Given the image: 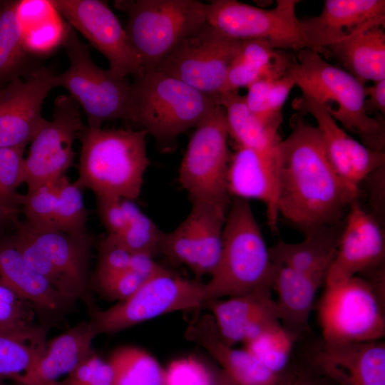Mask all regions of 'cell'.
<instances>
[{
  "instance_id": "obj_16",
  "label": "cell",
  "mask_w": 385,
  "mask_h": 385,
  "mask_svg": "<svg viewBox=\"0 0 385 385\" xmlns=\"http://www.w3.org/2000/svg\"><path fill=\"white\" fill-rule=\"evenodd\" d=\"M292 106L297 111L314 118L331 165L347 190L358 199L361 185L385 165V153L371 149L352 138L309 96L302 93Z\"/></svg>"
},
{
  "instance_id": "obj_52",
  "label": "cell",
  "mask_w": 385,
  "mask_h": 385,
  "mask_svg": "<svg viewBox=\"0 0 385 385\" xmlns=\"http://www.w3.org/2000/svg\"><path fill=\"white\" fill-rule=\"evenodd\" d=\"M0 385H19L14 383V384H8L5 380L0 379Z\"/></svg>"
},
{
  "instance_id": "obj_24",
  "label": "cell",
  "mask_w": 385,
  "mask_h": 385,
  "mask_svg": "<svg viewBox=\"0 0 385 385\" xmlns=\"http://www.w3.org/2000/svg\"><path fill=\"white\" fill-rule=\"evenodd\" d=\"M188 336L203 347L220 365L232 385H280L282 376L272 372L251 353L225 344L220 337L210 315L190 327Z\"/></svg>"
},
{
  "instance_id": "obj_47",
  "label": "cell",
  "mask_w": 385,
  "mask_h": 385,
  "mask_svg": "<svg viewBox=\"0 0 385 385\" xmlns=\"http://www.w3.org/2000/svg\"><path fill=\"white\" fill-rule=\"evenodd\" d=\"M153 257L143 253L131 254L129 269L146 280L168 270L155 261Z\"/></svg>"
},
{
  "instance_id": "obj_38",
  "label": "cell",
  "mask_w": 385,
  "mask_h": 385,
  "mask_svg": "<svg viewBox=\"0 0 385 385\" xmlns=\"http://www.w3.org/2000/svg\"><path fill=\"white\" fill-rule=\"evenodd\" d=\"M57 205L55 182L29 189L21 197V210L25 221L36 230H56Z\"/></svg>"
},
{
  "instance_id": "obj_25",
  "label": "cell",
  "mask_w": 385,
  "mask_h": 385,
  "mask_svg": "<svg viewBox=\"0 0 385 385\" xmlns=\"http://www.w3.org/2000/svg\"><path fill=\"white\" fill-rule=\"evenodd\" d=\"M343 224L344 220L309 230L304 233V240L296 243L279 240L270 248L273 262L302 272L324 284L337 253Z\"/></svg>"
},
{
  "instance_id": "obj_18",
  "label": "cell",
  "mask_w": 385,
  "mask_h": 385,
  "mask_svg": "<svg viewBox=\"0 0 385 385\" xmlns=\"http://www.w3.org/2000/svg\"><path fill=\"white\" fill-rule=\"evenodd\" d=\"M385 236L380 222L358 200L352 202L344 220L335 257L325 284L336 282L384 265Z\"/></svg>"
},
{
  "instance_id": "obj_6",
  "label": "cell",
  "mask_w": 385,
  "mask_h": 385,
  "mask_svg": "<svg viewBox=\"0 0 385 385\" xmlns=\"http://www.w3.org/2000/svg\"><path fill=\"white\" fill-rule=\"evenodd\" d=\"M12 223L10 238L27 263L61 293L82 300L88 309L95 307L89 279L94 237L88 232L36 230L19 217Z\"/></svg>"
},
{
  "instance_id": "obj_13",
  "label": "cell",
  "mask_w": 385,
  "mask_h": 385,
  "mask_svg": "<svg viewBox=\"0 0 385 385\" xmlns=\"http://www.w3.org/2000/svg\"><path fill=\"white\" fill-rule=\"evenodd\" d=\"M241 43L220 33L206 21L181 41L155 70L213 98L224 92L228 71Z\"/></svg>"
},
{
  "instance_id": "obj_10",
  "label": "cell",
  "mask_w": 385,
  "mask_h": 385,
  "mask_svg": "<svg viewBox=\"0 0 385 385\" xmlns=\"http://www.w3.org/2000/svg\"><path fill=\"white\" fill-rule=\"evenodd\" d=\"M205 283L185 279L169 270L150 278L128 299L106 309H88L97 335L113 334L165 314L204 307Z\"/></svg>"
},
{
  "instance_id": "obj_26",
  "label": "cell",
  "mask_w": 385,
  "mask_h": 385,
  "mask_svg": "<svg viewBox=\"0 0 385 385\" xmlns=\"http://www.w3.org/2000/svg\"><path fill=\"white\" fill-rule=\"evenodd\" d=\"M97 334L90 321L82 322L53 339L34 366L16 381L19 385L57 381L90 356L92 342Z\"/></svg>"
},
{
  "instance_id": "obj_42",
  "label": "cell",
  "mask_w": 385,
  "mask_h": 385,
  "mask_svg": "<svg viewBox=\"0 0 385 385\" xmlns=\"http://www.w3.org/2000/svg\"><path fill=\"white\" fill-rule=\"evenodd\" d=\"M33 305L0 284V329H17L35 324Z\"/></svg>"
},
{
  "instance_id": "obj_22",
  "label": "cell",
  "mask_w": 385,
  "mask_h": 385,
  "mask_svg": "<svg viewBox=\"0 0 385 385\" xmlns=\"http://www.w3.org/2000/svg\"><path fill=\"white\" fill-rule=\"evenodd\" d=\"M217 331L227 345L245 343L262 331L279 323L271 292H257L210 301Z\"/></svg>"
},
{
  "instance_id": "obj_44",
  "label": "cell",
  "mask_w": 385,
  "mask_h": 385,
  "mask_svg": "<svg viewBox=\"0 0 385 385\" xmlns=\"http://www.w3.org/2000/svg\"><path fill=\"white\" fill-rule=\"evenodd\" d=\"M98 265L96 274H107L129 269L131 253L114 237H103L98 243Z\"/></svg>"
},
{
  "instance_id": "obj_31",
  "label": "cell",
  "mask_w": 385,
  "mask_h": 385,
  "mask_svg": "<svg viewBox=\"0 0 385 385\" xmlns=\"http://www.w3.org/2000/svg\"><path fill=\"white\" fill-rule=\"evenodd\" d=\"M48 327L0 329V379L14 383L36 364L46 347Z\"/></svg>"
},
{
  "instance_id": "obj_14",
  "label": "cell",
  "mask_w": 385,
  "mask_h": 385,
  "mask_svg": "<svg viewBox=\"0 0 385 385\" xmlns=\"http://www.w3.org/2000/svg\"><path fill=\"white\" fill-rule=\"evenodd\" d=\"M80 108L69 95L55 99L52 120H46L36 133L24 158L23 183L28 190L53 183L72 165L73 143L85 127Z\"/></svg>"
},
{
  "instance_id": "obj_19",
  "label": "cell",
  "mask_w": 385,
  "mask_h": 385,
  "mask_svg": "<svg viewBox=\"0 0 385 385\" xmlns=\"http://www.w3.org/2000/svg\"><path fill=\"white\" fill-rule=\"evenodd\" d=\"M278 148L263 152L237 145L232 153L227 173L229 195L233 198L256 200L264 203L267 224L274 232L279 218Z\"/></svg>"
},
{
  "instance_id": "obj_32",
  "label": "cell",
  "mask_w": 385,
  "mask_h": 385,
  "mask_svg": "<svg viewBox=\"0 0 385 385\" xmlns=\"http://www.w3.org/2000/svg\"><path fill=\"white\" fill-rule=\"evenodd\" d=\"M198 239V257L193 273L209 274L215 269L222 252L223 227L229 209L206 201L191 202Z\"/></svg>"
},
{
  "instance_id": "obj_21",
  "label": "cell",
  "mask_w": 385,
  "mask_h": 385,
  "mask_svg": "<svg viewBox=\"0 0 385 385\" xmlns=\"http://www.w3.org/2000/svg\"><path fill=\"white\" fill-rule=\"evenodd\" d=\"M312 50L324 55L326 48L364 28L385 25L384 0H326L320 14L300 19Z\"/></svg>"
},
{
  "instance_id": "obj_11",
  "label": "cell",
  "mask_w": 385,
  "mask_h": 385,
  "mask_svg": "<svg viewBox=\"0 0 385 385\" xmlns=\"http://www.w3.org/2000/svg\"><path fill=\"white\" fill-rule=\"evenodd\" d=\"M228 137L225 110L217 105L195 127L179 168L178 182L190 202L206 201L229 209Z\"/></svg>"
},
{
  "instance_id": "obj_37",
  "label": "cell",
  "mask_w": 385,
  "mask_h": 385,
  "mask_svg": "<svg viewBox=\"0 0 385 385\" xmlns=\"http://www.w3.org/2000/svg\"><path fill=\"white\" fill-rule=\"evenodd\" d=\"M55 183L58 197L56 229L72 234L88 232V212L85 207L82 189L75 183H71L66 175Z\"/></svg>"
},
{
  "instance_id": "obj_1",
  "label": "cell",
  "mask_w": 385,
  "mask_h": 385,
  "mask_svg": "<svg viewBox=\"0 0 385 385\" xmlns=\"http://www.w3.org/2000/svg\"><path fill=\"white\" fill-rule=\"evenodd\" d=\"M297 111L279 148V217L304 232L341 222L356 199L331 165L316 126Z\"/></svg>"
},
{
  "instance_id": "obj_45",
  "label": "cell",
  "mask_w": 385,
  "mask_h": 385,
  "mask_svg": "<svg viewBox=\"0 0 385 385\" xmlns=\"http://www.w3.org/2000/svg\"><path fill=\"white\" fill-rule=\"evenodd\" d=\"M121 200L115 197H96L98 215L108 235L118 236L126 227L127 218Z\"/></svg>"
},
{
  "instance_id": "obj_41",
  "label": "cell",
  "mask_w": 385,
  "mask_h": 385,
  "mask_svg": "<svg viewBox=\"0 0 385 385\" xmlns=\"http://www.w3.org/2000/svg\"><path fill=\"white\" fill-rule=\"evenodd\" d=\"M165 370V385H216L219 373L192 356L173 360Z\"/></svg>"
},
{
  "instance_id": "obj_4",
  "label": "cell",
  "mask_w": 385,
  "mask_h": 385,
  "mask_svg": "<svg viewBox=\"0 0 385 385\" xmlns=\"http://www.w3.org/2000/svg\"><path fill=\"white\" fill-rule=\"evenodd\" d=\"M302 94L321 103L346 131L374 150L384 152V116L370 115L365 111L364 87L349 73L324 59L309 48L297 53L288 68Z\"/></svg>"
},
{
  "instance_id": "obj_30",
  "label": "cell",
  "mask_w": 385,
  "mask_h": 385,
  "mask_svg": "<svg viewBox=\"0 0 385 385\" xmlns=\"http://www.w3.org/2000/svg\"><path fill=\"white\" fill-rule=\"evenodd\" d=\"M212 99L224 108L229 136L237 146L263 152L278 148L282 140L279 135L280 126L257 118L238 91L222 93Z\"/></svg>"
},
{
  "instance_id": "obj_51",
  "label": "cell",
  "mask_w": 385,
  "mask_h": 385,
  "mask_svg": "<svg viewBox=\"0 0 385 385\" xmlns=\"http://www.w3.org/2000/svg\"><path fill=\"white\" fill-rule=\"evenodd\" d=\"M216 385H232L221 369L219 371Z\"/></svg>"
},
{
  "instance_id": "obj_27",
  "label": "cell",
  "mask_w": 385,
  "mask_h": 385,
  "mask_svg": "<svg viewBox=\"0 0 385 385\" xmlns=\"http://www.w3.org/2000/svg\"><path fill=\"white\" fill-rule=\"evenodd\" d=\"M384 26L376 25L356 31L326 48L328 57L335 58L362 84L385 78Z\"/></svg>"
},
{
  "instance_id": "obj_28",
  "label": "cell",
  "mask_w": 385,
  "mask_h": 385,
  "mask_svg": "<svg viewBox=\"0 0 385 385\" xmlns=\"http://www.w3.org/2000/svg\"><path fill=\"white\" fill-rule=\"evenodd\" d=\"M274 264L272 290L280 324L299 336L307 331L318 289L322 285L312 277L289 267Z\"/></svg>"
},
{
  "instance_id": "obj_3",
  "label": "cell",
  "mask_w": 385,
  "mask_h": 385,
  "mask_svg": "<svg viewBox=\"0 0 385 385\" xmlns=\"http://www.w3.org/2000/svg\"><path fill=\"white\" fill-rule=\"evenodd\" d=\"M274 264L250 201L233 198L219 262L205 283L209 299L271 292Z\"/></svg>"
},
{
  "instance_id": "obj_17",
  "label": "cell",
  "mask_w": 385,
  "mask_h": 385,
  "mask_svg": "<svg viewBox=\"0 0 385 385\" xmlns=\"http://www.w3.org/2000/svg\"><path fill=\"white\" fill-rule=\"evenodd\" d=\"M48 68H36L26 80L15 77L0 88V148L26 147L46 121L43 103L55 87Z\"/></svg>"
},
{
  "instance_id": "obj_8",
  "label": "cell",
  "mask_w": 385,
  "mask_h": 385,
  "mask_svg": "<svg viewBox=\"0 0 385 385\" xmlns=\"http://www.w3.org/2000/svg\"><path fill=\"white\" fill-rule=\"evenodd\" d=\"M317 304L323 342L361 343L385 335L384 297L366 278L325 284Z\"/></svg>"
},
{
  "instance_id": "obj_2",
  "label": "cell",
  "mask_w": 385,
  "mask_h": 385,
  "mask_svg": "<svg viewBox=\"0 0 385 385\" xmlns=\"http://www.w3.org/2000/svg\"><path fill=\"white\" fill-rule=\"evenodd\" d=\"M144 130L91 128L85 125L81 143L78 178L74 182L96 197L130 200L140 194L145 173L150 164Z\"/></svg>"
},
{
  "instance_id": "obj_23",
  "label": "cell",
  "mask_w": 385,
  "mask_h": 385,
  "mask_svg": "<svg viewBox=\"0 0 385 385\" xmlns=\"http://www.w3.org/2000/svg\"><path fill=\"white\" fill-rule=\"evenodd\" d=\"M316 365L340 385H385V343L322 344Z\"/></svg>"
},
{
  "instance_id": "obj_40",
  "label": "cell",
  "mask_w": 385,
  "mask_h": 385,
  "mask_svg": "<svg viewBox=\"0 0 385 385\" xmlns=\"http://www.w3.org/2000/svg\"><path fill=\"white\" fill-rule=\"evenodd\" d=\"M25 147L0 148V200L21 205L16 189L23 183Z\"/></svg>"
},
{
  "instance_id": "obj_36",
  "label": "cell",
  "mask_w": 385,
  "mask_h": 385,
  "mask_svg": "<svg viewBox=\"0 0 385 385\" xmlns=\"http://www.w3.org/2000/svg\"><path fill=\"white\" fill-rule=\"evenodd\" d=\"M121 202L126 215V227L118 236L112 237L131 254L153 256L159 252L164 232L133 200L122 199Z\"/></svg>"
},
{
  "instance_id": "obj_29",
  "label": "cell",
  "mask_w": 385,
  "mask_h": 385,
  "mask_svg": "<svg viewBox=\"0 0 385 385\" xmlns=\"http://www.w3.org/2000/svg\"><path fill=\"white\" fill-rule=\"evenodd\" d=\"M16 13L23 46L29 54L46 55L62 45L70 25L51 0L18 1Z\"/></svg>"
},
{
  "instance_id": "obj_39",
  "label": "cell",
  "mask_w": 385,
  "mask_h": 385,
  "mask_svg": "<svg viewBox=\"0 0 385 385\" xmlns=\"http://www.w3.org/2000/svg\"><path fill=\"white\" fill-rule=\"evenodd\" d=\"M171 261L195 270L198 257V239L194 219L190 213L174 230L164 232L159 248Z\"/></svg>"
},
{
  "instance_id": "obj_43",
  "label": "cell",
  "mask_w": 385,
  "mask_h": 385,
  "mask_svg": "<svg viewBox=\"0 0 385 385\" xmlns=\"http://www.w3.org/2000/svg\"><path fill=\"white\" fill-rule=\"evenodd\" d=\"M95 284L106 297L122 302L130 297L146 279L130 269L107 274H95Z\"/></svg>"
},
{
  "instance_id": "obj_46",
  "label": "cell",
  "mask_w": 385,
  "mask_h": 385,
  "mask_svg": "<svg viewBox=\"0 0 385 385\" xmlns=\"http://www.w3.org/2000/svg\"><path fill=\"white\" fill-rule=\"evenodd\" d=\"M364 107L367 114L385 115V78L364 87Z\"/></svg>"
},
{
  "instance_id": "obj_35",
  "label": "cell",
  "mask_w": 385,
  "mask_h": 385,
  "mask_svg": "<svg viewBox=\"0 0 385 385\" xmlns=\"http://www.w3.org/2000/svg\"><path fill=\"white\" fill-rule=\"evenodd\" d=\"M297 337L279 322L243 344L244 348L262 364L282 376L289 364Z\"/></svg>"
},
{
  "instance_id": "obj_50",
  "label": "cell",
  "mask_w": 385,
  "mask_h": 385,
  "mask_svg": "<svg viewBox=\"0 0 385 385\" xmlns=\"http://www.w3.org/2000/svg\"><path fill=\"white\" fill-rule=\"evenodd\" d=\"M280 385H317L307 376H298L287 381H283Z\"/></svg>"
},
{
  "instance_id": "obj_49",
  "label": "cell",
  "mask_w": 385,
  "mask_h": 385,
  "mask_svg": "<svg viewBox=\"0 0 385 385\" xmlns=\"http://www.w3.org/2000/svg\"><path fill=\"white\" fill-rule=\"evenodd\" d=\"M21 212L19 205L15 202L0 200V224L11 222L19 217Z\"/></svg>"
},
{
  "instance_id": "obj_7",
  "label": "cell",
  "mask_w": 385,
  "mask_h": 385,
  "mask_svg": "<svg viewBox=\"0 0 385 385\" xmlns=\"http://www.w3.org/2000/svg\"><path fill=\"white\" fill-rule=\"evenodd\" d=\"M114 6L128 15L124 29L143 71L207 21L205 4L195 0H116Z\"/></svg>"
},
{
  "instance_id": "obj_12",
  "label": "cell",
  "mask_w": 385,
  "mask_h": 385,
  "mask_svg": "<svg viewBox=\"0 0 385 385\" xmlns=\"http://www.w3.org/2000/svg\"><path fill=\"white\" fill-rule=\"evenodd\" d=\"M298 0H277L271 9L236 0L205 4L207 22L225 36L240 41L261 40L273 48L298 53L312 50L296 14Z\"/></svg>"
},
{
  "instance_id": "obj_34",
  "label": "cell",
  "mask_w": 385,
  "mask_h": 385,
  "mask_svg": "<svg viewBox=\"0 0 385 385\" xmlns=\"http://www.w3.org/2000/svg\"><path fill=\"white\" fill-rule=\"evenodd\" d=\"M17 3L0 1V88L20 77L29 54L23 46Z\"/></svg>"
},
{
  "instance_id": "obj_20",
  "label": "cell",
  "mask_w": 385,
  "mask_h": 385,
  "mask_svg": "<svg viewBox=\"0 0 385 385\" xmlns=\"http://www.w3.org/2000/svg\"><path fill=\"white\" fill-rule=\"evenodd\" d=\"M0 284L30 302L48 327L61 320L77 301L56 290L35 271L10 237L0 238Z\"/></svg>"
},
{
  "instance_id": "obj_15",
  "label": "cell",
  "mask_w": 385,
  "mask_h": 385,
  "mask_svg": "<svg viewBox=\"0 0 385 385\" xmlns=\"http://www.w3.org/2000/svg\"><path fill=\"white\" fill-rule=\"evenodd\" d=\"M51 1L67 23L107 58L112 73L123 78L143 73L125 29L106 1Z\"/></svg>"
},
{
  "instance_id": "obj_48",
  "label": "cell",
  "mask_w": 385,
  "mask_h": 385,
  "mask_svg": "<svg viewBox=\"0 0 385 385\" xmlns=\"http://www.w3.org/2000/svg\"><path fill=\"white\" fill-rule=\"evenodd\" d=\"M113 371L108 361L102 360L87 385H112Z\"/></svg>"
},
{
  "instance_id": "obj_5",
  "label": "cell",
  "mask_w": 385,
  "mask_h": 385,
  "mask_svg": "<svg viewBox=\"0 0 385 385\" xmlns=\"http://www.w3.org/2000/svg\"><path fill=\"white\" fill-rule=\"evenodd\" d=\"M216 106L212 98L177 78L156 70L143 71L130 83L127 120L169 150L179 135L195 128Z\"/></svg>"
},
{
  "instance_id": "obj_33",
  "label": "cell",
  "mask_w": 385,
  "mask_h": 385,
  "mask_svg": "<svg viewBox=\"0 0 385 385\" xmlns=\"http://www.w3.org/2000/svg\"><path fill=\"white\" fill-rule=\"evenodd\" d=\"M112 385H165V370L150 354L132 346L114 350L108 360Z\"/></svg>"
},
{
  "instance_id": "obj_9",
  "label": "cell",
  "mask_w": 385,
  "mask_h": 385,
  "mask_svg": "<svg viewBox=\"0 0 385 385\" xmlns=\"http://www.w3.org/2000/svg\"><path fill=\"white\" fill-rule=\"evenodd\" d=\"M69 58V66L55 75V87L66 89L82 108L87 126L101 127L106 121L127 120L130 83L109 69L96 65L88 46L71 26L63 41Z\"/></svg>"
}]
</instances>
